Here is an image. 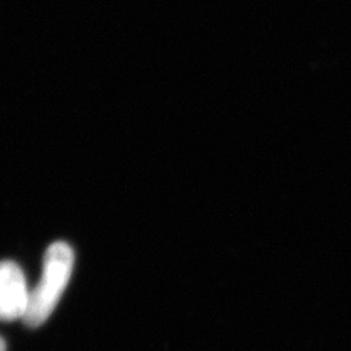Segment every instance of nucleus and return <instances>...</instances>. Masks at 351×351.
Here are the masks:
<instances>
[{
    "mask_svg": "<svg viewBox=\"0 0 351 351\" xmlns=\"http://www.w3.org/2000/svg\"><path fill=\"white\" fill-rule=\"evenodd\" d=\"M73 265L75 252L68 243L55 242L47 249L40 280L29 294V304L23 319L25 326L38 328L46 323L71 280Z\"/></svg>",
    "mask_w": 351,
    "mask_h": 351,
    "instance_id": "1",
    "label": "nucleus"
},
{
    "mask_svg": "<svg viewBox=\"0 0 351 351\" xmlns=\"http://www.w3.org/2000/svg\"><path fill=\"white\" fill-rule=\"evenodd\" d=\"M29 294L20 265L11 261L0 262V322L24 319Z\"/></svg>",
    "mask_w": 351,
    "mask_h": 351,
    "instance_id": "2",
    "label": "nucleus"
},
{
    "mask_svg": "<svg viewBox=\"0 0 351 351\" xmlns=\"http://www.w3.org/2000/svg\"><path fill=\"white\" fill-rule=\"evenodd\" d=\"M7 346H5V341L3 337H0V351H5Z\"/></svg>",
    "mask_w": 351,
    "mask_h": 351,
    "instance_id": "3",
    "label": "nucleus"
}]
</instances>
